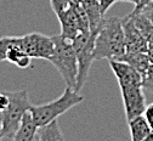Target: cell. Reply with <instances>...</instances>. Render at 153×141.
Returning a JSON list of instances; mask_svg holds the SVG:
<instances>
[{
	"instance_id": "obj_2",
	"label": "cell",
	"mask_w": 153,
	"mask_h": 141,
	"mask_svg": "<svg viewBox=\"0 0 153 141\" xmlns=\"http://www.w3.org/2000/svg\"><path fill=\"white\" fill-rule=\"evenodd\" d=\"M53 40V54L49 61L59 71L66 82L67 87L75 89L78 77V61L72 40L65 38L62 34L51 37Z\"/></svg>"
},
{
	"instance_id": "obj_11",
	"label": "cell",
	"mask_w": 153,
	"mask_h": 141,
	"mask_svg": "<svg viewBox=\"0 0 153 141\" xmlns=\"http://www.w3.org/2000/svg\"><path fill=\"white\" fill-rule=\"evenodd\" d=\"M57 18H59L60 25H61V34L65 38H67L69 40H73L80 33L79 27H78V22H76L75 12L73 10L72 4L67 10H65L60 15H57Z\"/></svg>"
},
{
	"instance_id": "obj_21",
	"label": "cell",
	"mask_w": 153,
	"mask_h": 141,
	"mask_svg": "<svg viewBox=\"0 0 153 141\" xmlns=\"http://www.w3.org/2000/svg\"><path fill=\"white\" fill-rule=\"evenodd\" d=\"M72 1L73 0H50V4H51V7H52L53 12L57 16L61 12H63L65 10H67L71 6Z\"/></svg>"
},
{
	"instance_id": "obj_10",
	"label": "cell",
	"mask_w": 153,
	"mask_h": 141,
	"mask_svg": "<svg viewBox=\"0 0 153 141\" xmlns=\"http://www.w3.org/2000/svg\"><path fill=\"white\" fill-rule=\"evenodd\" d=\"M83 6L90 23V33L97 34L105 19V15L101 11L99 0H78Z\"/></svg>"
},
{
	"instance_id": "obj_12",
	"label": "cell",
	"mask_w": 153,
	"mask_h": 141,
	"mask_svg": "<svg viewBox=\"0 0 153 141\" xmlns=\"http://www.w3.org/2000/svg\"><path fill=\"white\" fill-rule=\"evenodd\" d=\"M36 130H38V125L30 111L28 110L21 119L20 127H18L17 133L15 135V141H35Z\"/></svg>"
},
{
	"instance_id": "obj_15",
	"label": "cell",
	"mask_w": 153,
	"mask_h": 141,
	"mask_svg": "<svg viewBox=\"0 0 153 141\" xmlns=\"http://www.w3.org/2000/svg\"><path fill=\"white\" fill-rule=\"evenodd\" d=\"M21 43H22V40H21ZM21 43L10 46V49H9L7 54H6V61L13 63L18 68H23L25 69V68H28L30 66L32 57L23 50Z\"/></svg>"
},
{
	"instance_id": "obj_18",
	"label": "cell",
	"mask_w": 153,
	"mask_h": 141,
	"mask_svg": "<svg viewBox=\"0 0 153 141\" xmlns=\"http://www.w3.org/2000/svg\"><path fill=\"white\" fill-rule=\"evenodd\" d=\"M72 6H73V10L75 12L76 22H78V27H79V32L80 33H85V34H90L89 18H88V16H86L83 6L79 4L78 0H73V1H72Z\"/></svg>"
},
{
	"instance_id": "obj_17",
	"label": "cell",
	"mask_w": 153,
	"mask_h": 141,
	"mask_svg": "<svg viewBox=\"0 0 153 141\" xmlns=\"http://www.w3.org/2000/svg\"><path fill=\"white\" fill-rule=\"evenodd\" d=\"M137 29L142 33V35L146 38L148 44H153V23L149 21V18L146 16L143 11L136 12V13H130L129 15Z\"/></svg>"
},
{
	"instance_id": "obj_7",
	"label": "cell",
	"mask_w": 153,
	"mask_h": 141,
	"mask_svg": "<svg viewBox=\"0 0 153 141\" xmlns=\"http://www.w3.org/2000/svg\"><path fill=\"white\" fill-rule=\"evenodd\" d=\"M119 88L126 120L143 114V111L146 108V97L142 85H123Z\"/></svg>"
},
{
	"instance_id": "obj_8",
	"label": "cell",
	"mask_w": 153,
	"mask_h": 141,
	"mask_svg": "<svg viewBox=\"0 0 153 141\" xmlns=\"http://www.w3.org/2000/svg\"><path fill=\"white\" fill-rule=\"evenodd\" d=\"M123 29H124V42H125V52L131 51H142L147 52L148 43L142 33L137 29L132 18L126 16L123 18Z\"/></svg>"
},
{
	"instance_id": "obj_1",
	"label": "cell",
	"mask_w": 153,
	"mask_h": 141,
	"mask_svg": "<svg viewBox=\"0 0 153 141\" xmlns=\"http://www.w3.org/2000/svg\"><path fill=\"white\" fill-rule=\"evenodd\" d=\"M125 51L123 18L105 17L103 23L95 38V61L105 58H107L108 61L122 60V57L125 55Z\"/></svg>"
},
{
	"instance_id": "obj_13",
	"label": "cell",
	"mask_w": 153,
	"mask_h": 141,
	"mask_svg": "<svg viewBox=\"0 0 153 141\" xmlns=\"http://www.w3.org/2000/svg\"><path fill=\"white\" fill-rule=\"evenodd\" d=\"M63 139L65 136L60 129V124L57 119H53L44 125L38 127L35 141H61Z\"/></svg>"
},
{
	"instance_id": "obj_20",
	"label": "cell",
	"mask_w": 153,
	"mask_h": 141,
	"mask_svg": "<svg viewBox=\"0 0 153 141\" xmlns=\"http://www.w3.org/2000/svg\"><path fill=\"white\" fill-rule=\"evenodd\" d=\"M142 88L153 94V63L149 65L146 73L142 75Z\"/></svg>"
},
{
	"instance_id": "obj_14",
	"label": "cell",
	"mask_w": 153,
	"mask_h": 141,
	"mask_svg": "<svg viewBox=\"0 0 153 141\" xmlns=\"http://www.w3.org/2000/svg\"><path fill=\"white\" fill-rule=\"evenodd\" d=\"M129 129H130V136L132 141H146L148 135L151 134L152 129L148 125L147 120L145 119L143 114L134 117L132 119L128 120Z\"/></svg>"
},
{
	"instance_id": "obj_19",
	"label": "cell",
	"mask_w": 153,
	"mask_h": 141,
	"mask_svg": "<svg viewBox=\"0 0 153 141\" xmlns=\"http://www.w3.org/2000/svg\"><path fill=\"white\" fill-rule=\"evenodd\" d=\"M22 37H3L0 38V62L6 61V54L10 46L21 43Z\"/></svg>"
},
{
	"instance_id": "obj_27",
	"label": "cell",
	"mask_w": 153,
	"mask_h": 141,
	"mask_svg": "<svg viewBox=\"0 0 153 141\" xmlns=\"http://www.w3.org/2000/svg\"><path fill=\"white\" fill-rule=\"evenodd\" d=\"M120 1H125V3H131V4H134L135 6H137V5L140 4V1H141V0H117V3H120Z\"/></svg>"
},
{
	"instance_id": "obj_3",
	"label": "cell",
	"mask_w": 153,
	"mask_h": 141,
	"mask_svg": "<svg viewBox=\"0 0 153 141\" xmlns=\"http://www.w3.org/2000/svg\"><path fill=\"white\" fill-rule=\"evenodd\" d=\"M83 100L84 97L78 91H75L73 88L66 87L63 94L60 97L44 105H36V106L32 105L29 111L35 120L36 125L40 127L53 119H57L60 116H62L74 106L79 105Z\"/></svg>"
},
{
	"instance_id": "obj_25",
	"label": "cell",
	"mask_w": 153,
	"mask_h": 141,
	"mask_svg": "<svg viewBox=\"0 0 153 141\" xmlns=\"http://www.w3.org/2000/svg\"><path fill=\"white\" fill-rule=\"evenodd\" d=\"M141 11H143L145 13H146V16L149 18V21L153 23V9H151V7H148V6H146V7H143Z\"/></svg>"
},
{
	"instance_id": "obj_16",
	"label": "cell",
	"mask_w": 153,
	"mask_h": 141,
	"mask_svg": "<svg viewBox=\"0 0 153 141\" xmlns=\"http://www.w3.org/2000/svg\"><path fill=\"white\" fill-rule=\"evenodd\" d=\"M120 61H124V62L129 63L130 66H132L136 71H139L142 75L146 73V71L148 69V67L151 65L147 52H142V51L125 52V55L122 57Z\"/></svg>"
},
{
	"instance_id": "obj_9",
	"label": "cell",
	"mask_w": 153,
	"mask_h": 141,
	"mask_svg": "<svg viewBox=\"0 0 153 141\" xmlns=\"http://www.w3.org/2000/svg\"><path fill=\"white\" fill-rule=\"evenodd\" d=\"M109 66L118 80L119 87L142 85V74L129 63L120 60H109Z\"/></svg>"
},
{
	"instance_id": "obj_4",
	"label": "cell",
	"mask_w": 153,
	"mask_h": 141,
	"mask_svg": "<svg viewBox=\"0 0 153 141\" xmlns=\"http://www.w3.org/2000/svg\"><path fill=\"white\" fill-rule=\"evenodd\" d=\"M10 98L7 108L3 112V125L0 140H15V135L20 127L23 114L30 108L29 95L27 90L6 91Z\"/></svg>"
},
{
	"instance_id": "obj_5",
	"label": "cell",
	"mask_w": 153,
	"mask_h": 141,
	"mask_svg": "<svg viewBox=\"0 0 153 141\" xmlns=\"http://www.w3.org/2000/svg\"><path fill=\"white\" fill-rule=\"evenodd\" d=\"M97 34H85L79 33L73 40L72 44L75 50L76 61H78V77H76V85L75 91H80L86 83L89 75L90 67L95 61L94 57V49H95V38Z\"/></svg>"
},
{
	"instance_id": "obj_26",
	"label": "cell",
	"mask_w": 153,
	"mask_h": 141,
	"mask_svg": "<svg viewBox=\"0 0 153 141\" xmlns=\"http://www.w3.org/2000/svg\"><path fill=\"white\" fill-rule=\"evenodd\" d=\"M147 55H148V58H149V62L153 63V44H148Z\"/></svg>"
},
{
	"instance_id": "obj_23",
	"label": "cell",
	"mask_w": 153,
	"mask_h": 141,
	"mask_svg": "<svg viewBox=\"0 0 153 141\" xmlns=\"http://www.w3.org/2000/svg\"><path fill=\"white\" fill-rule=\"evenodd\" d=\"M10 102V98L6 91H0V112H4Z\"/></svg>"
},
{
	"instance_id": "obj_24",
	"label": "cell",
	"mask_w": 153,
	"mask_h": 141,
	"mask_svg": "<svg viewBox=\"0 0 153 141\" xmlns=\"http://www.w3.org/2000/svg\"><path fill=\"white\" fill-rule=\"evenodd\" d=\"M100 1V6H101V11L103 15H106V12L109 10V7L114 4L117 3V0H99Z\"/></svg>"
},
{
	"instance_id": "obj_6",
	"label": "cell",
	"mask_w": 153,
	"mask_h": 141,
	"mask_svg": "<svg viewBox=\"0 0 153 141\" xmlns=\"http://www.w3.org/2000/svg\"><path fill=\"white\" fill-rule=\"evenodd\" d=\"M21 45L32 58H42L48 61L51 58L55 49L52 38L42 33H29L23 35Z\"/></svg>"
},
{
	"instance_id": "obj_22",
	"label": "cell",
	"mask_w": 153,
	"mask_h": 141,
	"mask_svg": "<svg viewBox=\"0 0 153 141\" xmlns=\"http://www.w3.org/2000/svg\"><path fill=\"white\" fill-rule=\"evenodd\" d=\"M143 117L147 120V123L151 127V129H153V102L149 104L148 106H146V108L143 111Z\"/></svg>"
}]
</instances>
